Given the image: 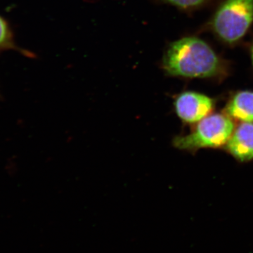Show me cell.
<instances>
[{
  "instance_id": "8992f818",
  "label": "cell",
  "mask_w": 253,
  "mask_h": 253,
  "mask_svg": "<svg viewBox=\"0 0 253 253\" xmlns=\"http://www.w3.org/2000/svg\"><path fill=\"white\" fill-rule=\"evenodd\" d=\"M225 114L239 122L253 123V91L236 93L226 105Z\"/></svg>"
},
{
  "instance_id": "277c9868",
  "label": "cell",
  "mask_w": 253,
  "mask_h": 253,
  "mask_svg": "<svg viewBox=\"0 0 253 253\" xmlns=\"http://www.w3.org/2000/svg\"><path fill=\"white\" fill-rule=\"evenodd\" d=\"M174 106L181 121L192 124L211 114L214 109V101L207 95L188 91L176 96Z\"/></svg>"
},
{
  "instance_id": "9c48e42d",
  "label": "cell",
  "mask_w": 253,
  "mask_h": 253,
  "mask_svg": "<svg viewBox=\"0 0 253 253\" xmlns=\"http://www.w3.org/2000/svg\"><path fill=\"white\" fill-rule=\"evenodd\" d=\"M251 58H252V62L253 65V44L252 46V49H251Z\"/></svg>"
},
{
  "instance_id": "52a82bcc",
  "label": "cell",
  "mask_w": 253,
  "mask_h": 253,
  "mask_svg": "<svg viewBox=\"0 0 253 253\" xmlns=\"http://www.w3.org/2000/svg\"><path fill=\"white\" fill-rule=\"evenodd\" d=\"M166 2L182 9L196 7L202 4L206 0H164Z\"/></svg>"
},
{
  "instance_id": "6da1fadb",
  "label": "cell",
  "mask_w": 253,
  "mask_h": 253,
  "mask_svg": "<svg viewBox=\"0 0 253 253\" xmlns=\"http://www.w3.org/2000/svg\"><path fill=\"white\" fill-rule=\"evenodd\" d=\"M163 68L169 76L188 78L219 77L224 65L207 43L188 37L174 42L163 58Z\"/></svg>"
},
{
  "instance_id": "7a4b0ae2",
  "label": "cell",
  "mask_w": 253,
  "mask_h": 253,
  "mask_svg": "<svg viewBox=\"0 0 253 253\" xmlns=\"http://www.w3.org/2000/svg\"><path fill=\"white\" fill-rule=\"evenodd\" d=\"M234 129L233 120L227 115L213 113L198 122L189 134L176 136L172 141L173 146L189 152L218 149L226 146Z\"/></svg>"
},
{
  "instance_id": "3957f363",
  "label": "cell",
  "mask_w": 253,
  "mask_h": 253,
  "mask_svg": "<svg viewBox=\"0 0 253 253\" xmlns=\"http://www.w3.org/2000/svg\"><path fill=\"white\" fill-rule=\"evenodd\" d=\"M253 21V0H226L213 18L214 33L226 43L238 42Z\"/></svg>"
},
{
  "instance_id": "ba28073f",
  "label": "cell",
  "mask_w": 253,
  "mask_h": 253,
  "mask_svg": "<svg viewBox=\"0 0 253 253\" xmlns=\"http://www.w3.org/2000/svg\"><path fill=\"white\" fill-rule=\"evenodd\" d=\"M10 32L7 24L0 17V46H4L9 41Z\"/></svg>"
},
{
  "instance_id": "5b68a950",
  "label": "cell",
  "mask_w": 253,
  "mask_h": 253,
  "mask_svg": "<svg viewBox=\"0 0 253 253\" xmlns=\"http://www.w3.org/2000/svg\"><path fill=\"white\" fill-rule=\"evenodd\" d=\"M227 152L240 162L253 160V123H242L234 129L226 144Z\"/></svg>"
}]
</instances>
